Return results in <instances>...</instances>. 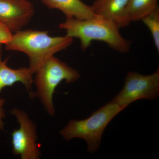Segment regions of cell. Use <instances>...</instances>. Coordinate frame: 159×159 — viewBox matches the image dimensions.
I'll use <instances>...</instances> for the list:
<instances>
[{
    "instance_id": "8992f818",
    "label": "cell",
    "mask_w": 159,
    "mask_h": 159,
    "mask_svg": "<svg viewBox=\"0 0 159 159\" xmlns=\"http://www.w3.org/2000/svg\"><path fill=\"white\" fill-rule=\"evenodd\" d=\"M11 113L16 117L20 124V128L11 133L12 153L20 156L22 159H39L41 153L37 143L36 125L25 111L14 108Z\"/></svg>"
},
{
    "instance_id": "ba28073f",
    "label": "cell",
    "mask_w": 159,
    "mask_h": 159,
    "mask_svg": "<svg viewBox=\"0 0 159 159\" xmlns=\"http://www.w3.org/2000/svg\"><path fill=\"white\" fill-rule=\"evenodd\" d=\"M7 59L2 60V48L0 44V93L7 87H11L17 82H21L25 86L30 97L32 96V85L34 83V72L30 68L12 69L7 66Z\"/></svg>"
},
{
    "instance_id": "52a82bcc",
    "label": "cell",
    "mask_w": 159,
    "mask_h": 159,
    "mask_svg": "<svg viewBox=\"0 0 159 159\" xmlns=\"http://www.w3.org/2000/svg\"><path fill=\"white\" fill-rule=\"evenodd\" d=\"M34 12L33 4L29 0H0V21L11 32H17L26 25Z\"/></svg>"
},
{
    "instance_id": "3957f363",
    "label": "cell",
    "mask_w": 159,
    "mask_h": 159,
    "mask_svg": "<svg viewBox=\"0 0 159 159\" xmlns=\"http://www.w3.org/2000/svg\"><path fill=\"white\" fill-rule=\"evenodd\" d=\"M123 110L111 100L93 112L87 119L81 120L71 119L59 133L67 141L74 138L83 139L87 144L88 151L93 153L99 149L106 127Z\"/></svg>"
},
{
    "instance_id": "8fae6325",
    "label": "cell",
    "mask_w": 159,
    "mask_h": 159,
    "mask_svg": "<svg viewBox=\"0 0 159 159\" xmlns=\"http://www.w3.org/2000/svg\"><path fill=\"white\" fill-rule=\"evenodd\" d=\"M157 2L158 0H129L124 14L125 26L131 22L141 20L158 6Z\"/></svg>"
},
{
    "instance_id": "7c38bea8",
    "label": "cell",
    "mask_w": 159,
    "mask_h": 159,
    "mask_svg": "<svg viewBox=\"0 0 159 159\" xmlns=\"http://www.w3.org/2000/svg\"><path fill=\"white\" fill-rule=\"evenodd\" d=\"M141 20L150 30L155 45L159 51V8L157 6L153 11L145 16Z\"/></svg>"
},
{
    "instance_id": "5bb4252c",
    "label": "cell",
    "mask_w": 159,
    "mask_h": 159,
    "mask_svg": "<svg viewBox=\"0 0 159 159\" xmlns=\"http://www.w3.org/2000/svg\"><path fill=\"white\" fill-rule=\"evenodd\" d=\"M6 102V99L0 98V130H2L4 129V124H5L3 119L6 117V114L5 113L4 109V106Z\"/></svg>"
},
{
    "instance_id": "30bf717a",
    "label": "cell",
    "mask_w": 159,
    "mask_h": 159,
    "mask_svg": "<svg viewBox=\"0 0 159 159\" xmlns=\"http://www.w3.org/2000/svg\"><path fill=\"white\" fill-rule=\"evenodd\" d=\"M42 2L51 9H59L66 17H74L79 20H85L96 15L91 6L83 2L81 0H41Z\"/></svg>"
},
{
    "instance_id": "5b68a950",
    "label": "cell",
    "mask_w": 159,
    "mask_h": 159,
    "mask_svg": "<svg viewBox=\"0 0 159 159\" xmlns=\"http://www.w3.org/2000/svg\"><path fill=\"white\" fill-rule=\"evenodd\" d=\"M159 95V69L149 75L131 72L126 76L122 90L112 101L124 109L132 102L139 99L154 100Z\"/></svg>"
},
{
    "instance_id": "9c48e42d",
    "label": "cell",
    "mask_w": 159,
    "mask_h": 159,
    "mask_svg": "<svg viewBox=\"0 0 159 159\" xmlns=\"http://www.w3.org/2000/svg\"><path fill=\"white\" fill-rule=\"evenodd\" d=\"M129 0H96L91 6L96 15L115 22L119 28L125 27L124 14Z\"/></svg>"
},
{
    "instance_id": "277c9868",
    "label": "cell",
    "mask_w": 159,
    "mask_h": 159,
    "mask_svg": "<svg viewBox=\"0 0 159 159\" xmlns=\"http://www.w3.org/2000/svg\"><path fill=\"white\" fill-rule=\"evenodd\" d=\"M34 82L36 92L31 97L40 100L47 112L51 116L55 114L53 103V95L60 83L65 80L66 83H73L80 77L78 71L69 66L54 56L45 61L35 72Z\"/></svg>"
},
{
    "instance_id": "7a4b0ae2",
    "label": "cell",
    "mask_w": 159,
    "mask_h": 159,
    "mask_svg": "<svg viewBox=\"0 0 159 159\" xmlns=\"http://www.w3.org/2000/svg\"><path fill=\"white\" fill-rule=\"evenodd\" d=\"M73 38L50 36L47 31L20 30L12 34L6 44L8 51H19L28 55L29 67L34 74L47 59L69 47Z\"/></svg>"
},
{
    "instance_id": "4fadbf2b",
    "label": "cell",
    "mask_w": 159,
    "mask_h": 159,
    "mask_svg": "<svg viewBox=\"0 0 159 159\" xmlns=\"http://www.w3.org/2000/svg\"><path fill=\"white\" fill-rule=\"evenodd\" d=\"M6 25L0 21V44H7L10 41L12 34Z\"/></svg>"
},
{
    "instance_id": "6da1fadb",
    "label": "cell",
    "mask_w": 159,
    "mask_h": 159,
    "mask_svg": "<svg viewBox=\"0 0 159 159\" xmlns=\"http://www.w3.org/2000/svg\"><path fill=\"white\" fill-rule=\"evenodd\" d=\"M59 27L66 30V36L79 39L83 51L95 40L106 43L111 48L121 53H126L130 48V43L120 34L118 25L102 16L96 15L85 20L66 17L65 21L60 24Z\"/></svg>"
}]
</instances>
